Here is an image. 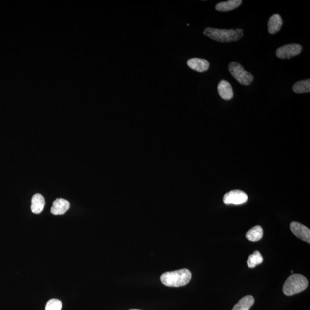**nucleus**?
Wrapping results in <instances>:
<instances>
[{
    "label": "nucleus",
    "mask_w": 310,
    "mask_h": 310,
    "mask_svg": "<svg viewBox=\"0 0 310 310\" xmlns=\"http://www.w3.org/2000/svg\"><path fill=\"white\" fill-rule=\"evenodd\" d=\"M293 90L296 93H310V79L303 80V81L295 83L293 87Z\"/></svg>",
    "instance_id": "nucleus-16"
},
{
    "label": "nucleus",
    "mask_w": 310,
    "mask_h": 310,
    "mask_svg": "<svg viewBox=\"0 0 310 310\" xmlns=\"http://www.w3.org/2000/svg\"><path fill=\"white\" fill-rule=\"evenodd\" d=\"M188 66L192 70L198 72H204L209 68L210 63L206 60L194 58L187 61Z\"/></svg>",
    "instance_id": "nucleus-8"
},
{
    "label": "nucleus",
    "mask_w": 310,
    "mask_h": 310,
    "mask_svg": "<svg viewBox=\"0 0 310 310\" xmlns=\"http://www.w3.org/2000/svg\"><path fill=\"white\" fill-rule=\"evenodd\" d=\"M203 34L207 37L219 42H231L238 41L243 36L242 29L236 30H222L211 27L206 28Z\"/></svg>",
    "instance_id": "nucleus-1"
},
{
    "label": "nucleus",
    "mask_w": 310,
    "mask_h": 310,
    "mask_svg": "<svg viewBox=\"0 0 310 310\" xmlns=\"http://www.w3.org/2000/svg\"><path fill=\"white\" fill-rule=\"evenodd\" d=\"M242 0H229L226 2H221L217 3L216 9L219 12H229L238 8L242 4Z\"/></svg>",
    "instance_id": "nucleus-12"
},
{
    "label": "nucleus",
    "mask_w": 310,
    "mask_h": 310,
    "mask_svg": "<svg viewBox=\"0 0 310 310\" xmlns=\"http://www.w3.org/2000/svg\"><path fill=\"white\" fill-rule=\"evenodd\" d=\"M254 303V298L251 295H247L236 304L232 310H249Z\"/></svg>",
    "instance_id": "nucleus-14"
},
{
    "label": "nucleus",
    "mask_w": 310,
    "mask_h": 310,
    "mask_svg": "<svg viewBox=\"0 0 310 310\" xmlns=\"http://www.w3.org/2000/svg\"><path fill=\"white\" fill-rule=\"evenodd\" d=\"M70 203L64 199H57L53 202L51 208V213L53 215H63L70 209Z\"/></svg>",
    "instance_id": "nucleus-9"
},
{
    "label": "nucleus",
    "mask_w": 310,
    "mask_h": 310,
    "mask_svg": "<svg viewBox=\"0 0 310 310\" xmlns=\"http://www.w3.org/2000/svg\"><path fill=\"white\" fill-rule=\"evenodd\" d=\"M308 280L305 276L300 274L291 275L284 283L283 291L287 296H291L301 293L308 287Z\"/></svg>",
    "instance_id": "nucleus-3"
},
{
    "label": "nucleus",
    "mask_w": 310,
    "mask_h": 310,
    "mask_svg": "<svg viewBox=\"0 0 310 310\" xmlns=\"http://www.w3.org/2000/svg\"><path fill=\"white\" fill-rule=\"evenodd\" d=\"M302 50L301 45L297 43H291L279 47L276 50V55L280 59H290L291 57L300 54Z\"/></svg>",
    "instance_id": "nucleus-5"
},
{
    "label": "nucleus",
    "mask_w": 310,
    "mask_h": 310,
    "mask_svg": "<svg viewBox=\"0 0 310 310\" xmlns=\"http://www.w3.org/2000/svg\"><path fill=\"white\" fill-rule=\"evenodd\" d=\"M191 278L192 273L187 269L166 272L160 277V280L164 285L171 287L186 286L190 282Z\"/></svg>",
    "instance_id": "nucleus-2"
},
{
    "label": "nucleus",
    "mask_w": 310,
    "mask_h": 310,
    "mask_svg": "<svg viewBox=\"0 0 310 310\" xmlns=\"http://www.w3.org/2000/svg\"><path fill=\"white\" fill-rule=\"evenodd\" d=\"M45 205V200L41 194H36L33 196L31 207L32 213L36 214L41 213Z\"/></svg>",
    "instance_id": "nucleus-13"
},
{
    "label": "nucleus",
    "mask_w": 310,
    "mask_h": 310,
    "mask_svg": "<svg viewBox=\"0 0 310 310\" xmlns=\"http://www.w3.org/2000/svg\"><path fill=\"white\" fill-rule=\"evenodd\" d=\"M263 234V229L261 226L257 225L250 229L246 233V238L251 242H256L262 238Z\"/></svg>",
    "instance_id": "nucleus-15"
},
{
    "label": "nucleus",
    "mask_w": 310,
    "mask_h": 310,
    "mask_svg": "<svg viewBox=\"0 0 310 310\" xmlns=\"http://www.w3.org/2000/svg\"><path fill=\"white\" fill-rule=\"evenodd\" d=\"M290 229L298 238L310 244V231L308 227L298 222H293L290 224Z\"/></svg>",
    "instance_id": "nucleus-7"
},
{
    "label": "nucleus",
    "mask_w": 310,
    "mask_h": 310,
    "mask_svg": "<svg viewBox=\"0 0 310 310\" xmlns=\"http://www.w3.org/2000/svg\"><path fill=\"white\" fill-rule=\"evenodd\" d=\"M129 310H138V309H130Z\"/></svg>",
    "instance_id": "nucleus-19"
},
{
    "label": "nucleus",
    "mask_w": 310,
    "mask_h": 310,
    "mask_svg": "<svg viewBox=\"0 0 310 310\" xmlns=\"http://www.w3.org/2000/svg\"><path fill=\"white\" fill-rule=\"evenodd\" d=\"M62 303L57 299H52L47 302L45 310H61Z\"/></svg>",
    "instance_id": "nucleus-18"
},
{
    "label": "nucleus",
    "mask_w": 310,
    "mask_h": 310,
    "mask_svg": "<svg viewBox=\"0 0 310 310\" xmlns=\"http://www.w3.org/2000/svg\"><path fill=\"white\" fill-rule=\"evenodd\" d=\"M263 262V257L258 251H255L253 254L248 258L247 265L248 267L253 268L260 265Z\"/></svg>",
    "instance_id": "nucleus-17"
},
{
    "label": "nucleus",
    "mask_w": 310,
    "mask_h": 310,
    "mask_svg": "<svg viewBox=\"0 0 310 310\" xmlns=\"http://www.w3.org/2000/svg\"><path fill=\"white\" fill-rule=\"evenodd\" d=\"M248 195L240 190H233L226 194L223 201L226 205H240L245 203L248 200Z\"/></svg>",
    "instance_id": "nucleus-6"
},
{
    "label": "nucleus",
    "mask_w": 310,
    "mask_h": 310,
    "mask_svg": "<svg viewBox=\"0 0 310 310\" xmlns=\"http://www.w3.org/2000/svg\"><path fill=\"white\" fill-rule=\"evenodd\" d=\"M283 25V20L279 14H273L268 20V28L270 34H275L278 32Z\"/></svg>",
    "instance_id": "nucleus-11"
},
{
    "label": "nucleus",
    "mask_w": 310,
    "mask_h": 310,
    "mask_svg": "<svg viewBox=\"0 0 310 310\" xmlns=\"http://www.w3.org/2000/svg\"><path fill=\"white\" fill-rule=\"evenodd\" d=\"M229 71L241 85L249 86L252 83L254 77L251 73L246 71L240 63L233 62L229 64Z\"/></svg>",
    "instance_id": "nucleus-4"
},
{
    "label": "nucleus",
    "mask_w": 310,
    "mask_h": 310,
    "mask_svg": "<svg viewBox=\"0 0 310 310\" xmlns=\"http://www.w3.org/2000/svg\"><path fill=\"white\" fill-rule=\"evenodd\" d=\"M218 92L220 96L225 100H231L233 92L231 84L225 80H222L218 85Z\"/></svg>",
    "instance_id": "nucleus-10"
}]
</instances>
